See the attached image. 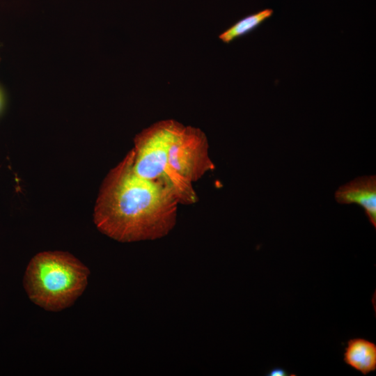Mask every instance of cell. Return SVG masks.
Instances as JSON below:
<instances>
[{
  "label": "cell",
  "instance_id": "1",
  "mask_svg": "<svg viewBox=\"0 0 376 376\" xmlns=\"http://www.w3.org/2000/svg\"><path fill=\"white\" fill-rule=\"evenodd\" d=\"M133 151L105 177L94 208V222L103 234L120 242L152 240L175 226L178 199L163 183L139 176Z\"/></svg>",
  "mask_w": 376,
  "mask_h": 376
},
{
  "label": "cell",
  "instance_id": "2",
  "mask_svg": "<svg viewBox=\"0 0 376 376\" xmlns=\"http://www.w3.org/2000/svg\"><path fill=\"white\" fill-rule=\"evenodd\" d=\"M90 271L72 254L43 251L32 258L24 277L29 299L49 311L71 306L88 284Z\"/></svg>",
  "mask_w": 376,
  "mask_h": 376
},
{
  "label": "cell",
  "instance_id": "3",
  "mask_svg": "<svg viewBox=\"0 0 376 376\" xmlns=\"http://www.w3.org/2000/svg\"><path fill=\"white\" fill-rule=\"evenodd\" d=\"M180 125L173 119L162 120L136 134L132 167L139 176L170 187L179 203L191 205L198 201L192 185L175 174L168 164L169 149Z\"/></svg>",
  "mask_w": 376,
  "mask_h": 376
},
{
  "label": "cell",
  "instance_id": "4",
  "mask_svg": "<svg viewBox=\"0 0 376 376\" xmlns=\"http://www.w3.org/2000/svg\"><path fill=\"white\" fill-rule=\"evenodd\" d=\"M207 136L201 129L181 123L170 145L168 164L171 170L191 184L215 166L208 153Z\"/></svg>",
  "mask_w": 376,
  "mask_h": 376
},
{
  "label": "cell",
  "instance_id": "5",
  "mask_svg": "<svg viewBox=\"0 0 376 376\" xmlns=\"http://www.w3.org/2000/svg\"><path fill=\"white\" fill-rule=\"evenodd\" d=\"M336 201L340 204L356 203L364 210L365 214L376 228V176L358 177L345 183L336 191Z\"/></svg>",
  "mask_w": 376,
  "mask_h": 376
},
{
  "label": "cell",
  "instance_id": "6",
  "mask_svg": "<svg viewBox=\"0 0 376 376\" xmlns=\"http://www.w3.org/2000/svg\"><path fill=\"white\" fill-rule=\"evenodd\" d=\"M344 363L366 375L376 370V344L364 338L347 341L343 352Z\"/></svg>",
  "mask_w": 376,
  "mask_h": 376
},
{
  "label": "cell",
  "instance_id": "7",
  "mask_svg": "<svg viewBox=\"0 0 376 376\" xmlns=\"http://www.w3.org/2000/svg\"><path fill=\"white\" fill-rule=\"evenodd\" d=\"M273 13L272 9L265 8L249 15L237 21L221 33L219 36V38L225 43H229L256 29L265 20L269 19L273 15Z\"/></svg>",
  "mask_w": 376,
  "mask_h": 376
},
{
  "label": "cell",
  "instance_id": "8",
  "mask_svg": "<svg viewBox=\"0 0 376 376\" xmlns=\"http://www.w3.org/2000/svg\"><path fill=\"white\" fill-rule=\"evenodd\" d=\"M267 375L268 376H286V375H291L289 374V373L287 372L286 370H285L283 368L275 367V368H272L268 373V374H267Z\"/></svg>",
  "mask_w": 376,
  "mask_h": 376
}]
</instances>
